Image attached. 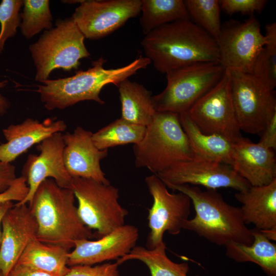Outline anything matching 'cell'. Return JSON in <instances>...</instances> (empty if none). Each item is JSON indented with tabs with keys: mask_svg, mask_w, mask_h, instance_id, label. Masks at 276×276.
I'll return each instance as SVG.
<instances>
[{
	"mask_svg": "<svg viewBox=\"0 0 276 276\" xmlns=\"http://www.w3.org/2000/svg\"><path fill=\"white\" fill-rule=\"evenodd\" d=\"M187 112L203 133L220 135L232 142L241 136L232 99L228 70L225 69L218 82Z\"/></svg>",
	"mask_w": 276,
	"mask_h": 276,
	"instance_id": "10",
	"label": "cell"
},
{
	"mask_svg": "<svg viewBox=\"0 0 276 276\" xmlns=\"http://www.w3.org/2000/svg\"><path fill=\"white\" fill-rule=\"evenodd\" d=\"M28 204H14L1 224L0 272L8 276L29 243L36 238L37 223Z\"/></svg>",
	"mask_w": 276,
	"mask_h": 276,
	"instance_id": "16",
	"label": "cell"
},
{
	"mask_svg": "<svg viewBox=\"0 0 276 276\" xmlns=\"http://www.w3.org/2000/svg\"><path fill=\"white\" fill-rule=\"evenodd\" d=\"M139 237L137 227L125 224L96 240L77 241L68 254L67 265H93L118 260L130 252Z\"/></svg>",
	"mask_w": 276,
	"mask_h": 276,
	"instance_id": "17",
	"label": "cell"
},
{
	"mask_svg": "<svg viewBox=\"0 0 276 276\" xmlns=\"http://www.w3.org/2000/svg\"><path fill=\"white\" fill-rule=\"evenodd\" d=\"M221 9L229 15L240 13L250 15L260 12L267 3L265 0H220Z\"/></svg>",
	"mask_w": 276,
	"mask_h": 276,
	"instance_id": "33",
	"label": "cell"
},
{
	"mask_svg": "<svg viewBox=\"0 0 276 276\" xmlns=\"http://www.w3.org/2000/svg\"><path fill=\"white\" fill-rule=\"evenodd\" d=\"M141 44L145 57L162 73L195 63L219 61L216 41L190 19L158 27L146 34Z\"/></svg>",
	"mask_w": 276,
	"mask_h": 276,
	"instance_id": "1",
	"label": "cell"
},
{
	"mask_svg": "<svg viewBox=\"0 0 276 276\" xmlns=\"http://www.w3.org/2000/svg\"><path fill=\"white\" fill-rule=\"evenodd\" d=\"M8 83V80H5L0 82V89L4 87ZM10 104L6 98L0 93V116L4 115L9 108Z\"/></svg>",
	"mask_w": 276,
	"mask_h": 276,
	"instance_id": "39",
	"label": "cell"
},
{
	"mask_svg": "<svg viewBox=\"0 0 276 276\" xmlns=\"http://www.w3.org/2000/svg\"><path fill=\"white\" fill-rule=\"evenodd\" d=\"M29 187L25 177L21 175L13 181L9 188L0 193V203L8 201L21 202L27 196Z\"/></svg>",
	"mask_w": 276,
	"mask_h": 276,
	"instance_id": "35",
	"label": "cell"
},
{
	"mask_svg": "<svg viewBox=\"0 0 276 276\" xmlns=\"http://www.w3.org/2000/svg\"><path fill=\"white\" fill-rule=\"evenodd\" d=\"M71 189L78 202L83 224L100 238L125 224L128 211L119 203V190L109 184L89 178L73 177Z\"/></svg>",
	"mask_w": 276,
	"mask_h": 276,
	"instance_id": "8",
	"label": "cell"
},
{
	"mask_svg": "<svg viewBox=\"0 0 276 276\" xmlns=\"http://www.w3.org/2000/svg\"><path fill=\"white\" fill-rule=\"evenodd\" d=\"M69 252L62 246L43 243L35 238L29 243L16 264L64 276L70 269L67 267Z\"/></svg>",
	"mask_w": 276,
	"mask_h": 276,
	"instance_id": "25",
	"label": "cell"
},
{
	"mask_svg": "<svg viewBox=\"0 0 276 276\" xmlns=\"http://www.w3.org/2000/svg\"><path fill=\"white\" fill-rule=\"evenodd\" d=\"M140 25L145 35L163 25L190 19L182 0H141Z\"/></svg>",
	"mask_w": 276,
	"mask_h": 276,
	"instance_id": "27",
	"label": "cell"
},
{
	"mask_svg": "<svg viewBox=\"0 0 276 276\" xmlns=\"http://www.w3.org/2000/svg\"><path fill=\"white\" fill-rule=\"evenodd\" d=\"M219 63L223 68L251 74L255 59L266 45L259 21L251 16L243 22L234 21L222 26L216 40Z\"/></svg>",
	"mask_w": 276,
	"mask_h": 276,
	"instance_id": "12",
	"label": "cell"
},
{
	"mask_svg": "<svg viewBox=\"0 0 276 276\" xmlns=\"http://www.w3.org/2000/svg\"><path fill=\"white\" fill-rule=\"evenodd\" d=\"M75 200L72 189L59 186L52 179L40 185L28 204L37 223L38 240L70 251L76 241L95 237L80 218Z\"/></svg>",
	"mask_w": 276,
	"mask_h": 276,
	"instance_id": "2",
	"label": "cell"
},
{
	"mask_svg": "<svg viewBox=\"0 0 276 276\" xmlns=\"http://www.w3.org/2000/svg\"><path fill=\"white\" fill-rule=\"evenodd\" d=\"M270 88L276 86V39H266L254 62L251 74Z\"/></svg>",
	"mask_w": 276,
	"mask_h": 276,
	"instance_id": "31",
	"label": "cell"
},
{
	"mask_svg": "<svg viewBox=\"0 0 276 276\" xmlns=\"http://www.w3.org/2000/svg\"><path fill=\"white\" fill-rule=\"evenodd\" d=\"M253 241L250 245L231 242L225 247L227 257L237 262H252L259 265L268 276H276V245L263 233L251 229Z\"/></svg>",
	"mask_w": 276,
	"mask_h": 276,
	"instance_id": "24",
	"label": "cell"
},
{
	"mask_svg": "<svg viewBox=\"0 0 276 276\" xmlns=\"http://www.w3.org/2000/svg\"><path fill=\"white\" fill-rule=\"evenodd\" d=\"M14 204L12 201H8L3 203H0V246L1 244L2 239V229L1 224L3 217L6 212L13 206Z\"/></svg>",
	"mask_w": 276,
	"mask_h": 276,
	"instance_id": "40",
	"label": "cell"
},
{
	"mask_svg": "<svg viewBox=\"0 0 276 276\" xmlns=\"http://www.w3.org/2000/svg\"><path fill=\"white\" fill-rule=\"evenodd\" d=\"M260 134L261 138L258 143L267 148L275 150L276 112L270 118Z\"/></svg>",
	"mask_w": 276,
	"mask_h": 276,
	"instance_id": "36",
	"label": "cell"
},
{
	"mask_svg": "<svg viewBox=\"0 0 276 276\" xmlns=\"http://www.w3.org/2000/svg\"><path fill=\"white\" fill-rule=\"evenodd\" d=\"M218 63H197L167 72V85L152 97L156 111L186 112L220 80L224 72Z\"/></svg>",
	"mask_w": 276,
	"mask_h": 276,
	"instance_id": "7",
	"label": "cell"
},
{
	"mask_svg": "<svg viewBox=\"0 0 276 276\" xmlns=\"http://www.w3.org/2000/svg\"><path fill=\"white\" fill-rule=\"evenodd\" d=\"M64 147L62 132L55 133L37 145L39 154H29L21 171L29 187L28 194L22 201L16 203L29 204L40 185L49 178L62 188L71 189L72 177L64 164Z\"/></svg>",
	"mask_w": 276,
	"mask_h": 276,
	"instance_id": "15",
	"label": "cell"
},
{
	"mask_svg": "<svg viewBox=\"0 0 276 276\" xmlns=\"http://www.w3.org/2000/svg\"><path fill=\"white\" fill-rule=\"evenodd\" d=\"M168 188L170 186H201L206 189L231 188L237 192L251 186L227 164L195 156L156 174Z\"/></svg>",
	"mask_w": 276,
	"mask_h": 276,
	"instance_id": "13",
	"label": "cell"
},
{
	"mask_svg": "<svg viewBox=\"0 0 276 276\" xmlns=\"http://www.w3.org/2000/svg\"><path fill=\"white\" fill-rule=\"evenodd\" d=\"M141 0L83 1L72 18L85 38L98 39L141 12Z\"/></svg>",
	"mask_w": 276,
	"mask_h": 276,
	"instance_id": "14",
	"label": "cell"
},
{
	"mask_svg": "<svg viewBox=\"0 0 276 276\" xmlns=\"http://www.w3.org/2000/svg\"><path fill=\"white\" fill-rule=\"evenodd\" d=\"M228 70L232 99L240 130L260 134L276 112L275 91L250 74Z\"/></svg>",
	"mask_w": 276,
	"mask_h": 276,
	"instance_id": "9",
	"label": "cell"
},
{
	"mask_svg": "<svg viewBox=\"0 0 276 276\" xmlns=\"http://www.w3.org/2000/svg\"><path fill=\"white\" fill-rule=\"evenodd\" d=\"M22 22L20 28L22 35L29 39L42 30L52 29L53 17L48 0H24Z\"/></svg>",
	"mask_w": 276,
	"mask_h": 276,
	"instance_id": "30",
	"label": "cell"
},
{
	"mask_svg": "<svg viewBox=\"0 0 276 276\" xmlns=\"http://www.w3.org/2000/svg\"><path fill=\"white\" fill-rule=\"evenodd\" d=\"M179 116L180 124L195 156L231 166L233 154L232 142L220 135L203 133L187 112L179 114Z\"/></svg>",
	"mask_w": 276,
	"mask_h": 276,
	"instance_id": "22",
	"label": "cell"
},
{
	"mask_svg": "<svg viewBox=\"0 0 276 276\" xmlns=\"http://www.w3.org/2000/svg\"><path fill=\"white\" fill-rule=\"evenodd\" d=\"M106 61L101 57L92 62V67L86 71H77L69 77L42 81L43 84L36 85L35 91L48 110L63 109L83 101L103 105L105 102L99 95L104 86L110 83L117 86L151 63L147 57L140 56L125 66L106 69L103 66Z\"/></svg>",
	"mask_w": 276,
	"mask_h": 276,
	"instance_id": "4",
	"label": "cell"
},
{
	"mask_svg": "<svg viewBox=\"0 0 276 276\" xmlns=\"http://www.w3.org/2000/svg\"><path fill=\"white\" fill-rule=\"evenodd\" d=\"M8 276H57L31 267L16 264Z\"/></svg>",
	"mask_w": 276,
	"mask_h": 276,
	"instance_id": "38",
	"label": "cell"
},
{
	"mask_svg": "<svg viewBox=\"0 0 276 276\" xmlns=\"http://www.w3.org/2000/svg\"><path fill=\"white\" fill-rule=\"evenodd\" d=\"M146 130V126L130 123L121 118L93 133L92 140L100 150H108L128 144H138Z\"/></svg>",
	"mask_w": 276,
	"mask_h": 276,
	"instance_id": "28",
	"label": "cell"
},
{
	"mask_svg": "<svg viewBox=\"0 0 276 276\" xmlns=\"http://www.w3.org/2000/svg\"><path fill=\"white\" fill-rule=\"evenodd\" d=\"M231 166L251 186L267 185L276 179L274 150L241 136L233 142Z\"/></svg>",
	"mask_w": 276,
	"mask_h": 276,
	"instance_id": "19",
	"label": "cell"
},
{
	"mask_svg": "<svg viewBox=\"0 0 276 276\" xmlns=\"http://www.w3.org/2000/svg\"><path fill=\"white\" fill-rule=\"evenodd\" d=\"M56 27L46 31L29 49L36 67L35 80L48 79L51 72L77 69L79 60L90 56L85 37L73 18L58 19Z\"/></svg>",
	"mask_w": 276,
	"mask_h": 276,
	"instance_id": "6",
	"label": "cell"
},
{
	"mask_svg": "<svg viewBox=\"0 0 276 276\" xmlns=\"http://www.w3.org/2000/svg\"><path fill=\"white\" fill-rule=\"evenodd\" d=\"M64 121L47 118L40 122L27 118L17 124H11L2 132L6 140L0 144V162L11 163L50 135L66 129Z\"/></svg>",
	"mask_w": 276,
	"mask_h": 276,
	"instance_id": "20",
	"label": "cell"
},
{
	"mask_svg": "<svg viewBox=\"0 0 276 276\" xmlns=\"http://www.w3.org/2000/svg\"><path fill=\"white\" fill-rule=\"evenodd\" d=\"M0 276H4L2 273L0 272Z\"/></svg>",
	"mask_w": 276,
	"mask_h": 276,
	"instance_id": "41",
	"label": "cell"
},
{
	"mask_svg": "<svg viewBox=\"0 0 276 276\" xmlns=\"http://www.w3.org/2000/svg\"><path fill=\"white\" fill-rule=\"evenodd\" d=\"M166 249L164 242L153 249L135 246L129 253L118 259L116 262L120 265L129 260H139L148 267L151 276H188V263L173 262L167 256Z\"/></svg>",
	"mask_w": 276,
	"mask_h": 276,
	"instance_id": "26",
	"label": "cell"
},
{
	"mask_svg": "<svg viewBox=\"0 0 276 276\" xmlns=\"http://www.w3.org/2000/svg\"><path fill=\"white\" fill-rule=\"evenodd\" d=\"M119 265L106 263L95 266L79 265L70 266L64 276H120Z\"/></svg>",
	"mask_w": 276,
	"mask_h": 276,
	"instance_id": "34",
	"label": "cell"
},
{
	"mask_svg": "<svg viewBox=\"0 0 276 276\" xmlns=\"http://www.w3.org/2000/svg\"><path fill=\"white\" fill-rule=\"evenodd\" d=\"M23 5L21 0H3L0 3V53L9 37H14L20 25L19 10Z\"/></svg>",
	"mask_w": 276,
	"mask_h": 276,
	"instance_id": "32",
	"label": "cell"
},
{
	"mask_svg": "<svg viewBox=\"0 0 276 276\" xmlns=\"http://www.w3.org/2000/svg\"><path fill=\"white\" fill-rule=\"evenodd\" d=\"M16 177L13 165L0 162V193L7 190Z\"/></svg>",
	"mask_w": 276,
	"mask_h": 276,
	"instance_id": "37",
	"label": "cell"
},
{
	"mask_svg": "<svg viewBox=\"0 0 276 276\" xmlns=\"http://www.w3.org/2000/svg\"><path fill=\"white\" fill-rule=\"evenodd\" d=\"M168 188L187 195L194 206L195 215L186 222L184 229L219 246H225L231 242L252 243L251 229L245 223L240 208L228 203L216 190L203 191L189 185Z\"/></svg>",
	"mask_w": 276,
	"mask_h": 276,
	"instance_id": "3",
	"label": "cell"
},
{
	"mask_svg": "<svg viewBox=\"0 0 276 276\" xmlns=\"http://www.w3.org/2000/svg\"><path fill=\"white\" fill-rule=\"evenodd\" d=\"M117 86L121 104V118L133 124L147 127L156 112L151 91L142 84L128 78Z\"/></svg>",
	"mask_w": 276,
	"mask_h": 276,
	"instance_id": "23",
	"label": "cell"
},
{
	"mask_svg": "<svg viewBox=\"0 0 276 276\" xmlns=\"http://www.w3.org/2000/svg\"><path fill=\"white\" fill-rule=\"evenodd\" d=\"M93 133L77 126L72 133L63 134V158L65 168L72 177L89 178L109 184L100 162L108 155V150H100L92 140Z\"/></svg>",
	"mask_w": 276,
	"mask_h": 276,
	"instance_id": "18",
	"label": "cell"
},
{
	"mask_svg": "<svg viewBox=\"0 0 276 276\" xmlns=\"http://www.w3.org/2000/svg\"><path fill=\"white\" fill-rule=\"evenodd\" d=\"M145 182L153 198L148 220L150 229L146 248L153 249L164 242V235H176L183 229L190 214L191 201L185 194L171 193L155 174L147 176Z\"/></svg>",
	"mask_w": 276,
	"mask_h": 276,
	"instance_id": "11",
	"label": "cell"
},
{
	"mask_svg": "<svg viewBox=\"0 0 276 276\" xmlns=\"http://www.w3.org/2000/svg\"><path fill=\"white\" fill-rule=\"evenodd\" d=\"M242 204L245 223L251 224L270 240H276V179L270 183L250 186L235 194Z\"/></svg>",
	"mask_w": 276,
	"mask_h": 276,
	"instance_id": "21",
	"label": "cell"
},
{
	"mask_svg": "<svg viewBox=\"0 0 276 276\" xmlns=\"http://www.w3.org/2000/svg\"><path fill=\"white\" fill-rule=\"evenodd\" d=\"M190 18L216 41L221 29V8L218 0L183 1Z\"/></svg>",
	"mask_w": 276,
	"mask_h": 276,
	"instance_id": "29",
	"label": "cell"
},
{
	"mask_svg": "<svg viewBox=\"0 0 276 276\" xmlns=\"http://www.w3.org/2000/svg\"><path fill=\"white\" fill-rule=\"evenodd\" d=\"M133 149L135 166L155 174L195 156L179 114L171 112L156 111L143 138Z\"/></svg>",
	"mask_w": 276,
	"mask_h": 276,
	"instance_id": "5",
	"label": "cell"
}]
</instances>
